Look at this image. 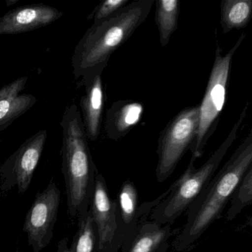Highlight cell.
Listing matches in <instances>:
<instances>
[{
	"label": "cell",
	"mask_w": 252,
	"mask_h": 252,
	"mask_svg": "<svg viewBox=\"0 0 252 252\" xmlns=\"http://www.w3.org/2000/svg\"><path fill=\"white\" fill-rule=\"evenodd\" d=\"M252 167V131L186 211L187 222L172 242L176 252L192 247L218 219L235 189Z\"/></svg>",
	"instance_id": "1"
},
{
	"label": "cell",
	"mask_w": 252,
	"mask_h": 252,
	"mask_svg": "<svg viewBox=\"0 0 252 252\" xmlns=\"http://www.w3.org/2000/svg\"><path fill=\"white\" fill-rule=\"evenodd\" d=\"M155 0H135L106 20L93 23L72 56L75 79L107 67L111 56L147 20Z\"/></svg>",
	"instance_id": "2"
},
{
	"label": "cell",
	"mask_w": 252,
	"mask_h": 252,
	"mask_svg": "<svg viewBox=\"0 0 252 252\" xmlns=\"http://www.w3.org/2000/svg\"><path fill=\"white\" fill-rule=\"evenodd\" d=\"M60 125L67 212L70 218H78L89 210L98 169L91 156L82 115L76 104L67 107Z\"/></svg>",
	"instance_id": "3"
},
{
	"label": "cell",
	"mask_w": 252,
	"mask_h": 252,
	"mask_svg": "<svg viewBox=\"0 0 252 252\" xmlns=\"http://www.w3.org/2000/svg\"><path fill=\"white\" fill-rule=\"evenodd\" d=\"M249 106V103H246L226 138L200 168L197 169L194 166L195 160L191 158L184 173L171 186L166 195L152 211L150 220L158 225H172L187 211L216 173L222 159L237 138Z\"/></svg>",
	"instance_id": "4"
},
{
	"label": "cell",
	"mask_w": 252,
	"mask_h": 252,
	"mask_svg": "<svg viewBox=\"0 0 252 252\" xmlns=\"http://www.w3.org/2000/svg\"><path fill=\"white\" fill-rule=\"evenodd\" d=\"M246 34L240 35L234 46L222 55V48L217 42L215 60L206 85V91L199 104V123L197 135L191 144V159L201 158L205 147L216 131L226 101L233 59L244 41Z\"/></svg>",
	"instance_id": "5"
},
{
	"label": "cell",
	"mask_w": 252,
	"mask_h": 252,
	"mask_svg": "<svg viewBox=\"0 0 252 252\" xmlns=\"http://www.w3.org/2000/svg\"><path fill=\"white\" fill-rule=\"evenodd\" d=\"M198 123V105L185 107L161 131L158 141V182H163L171 176L183 156L190 150L197 135Z\"/></svg>",
	"instance_id": "6"
},
{
	"label": "cell",
	"mask_w": 252,
	"mask_h": 252,
	"mask_svg": "<svg viewBox=\"0 0 252 252\" xmlns=\"http://www.w3.org/2000/svg\"><path fill=\"white\" fill-rule=\"evenodd\" d=\"M61 201V191L54 180L38 193L26 215L24 231L33 252H41L51 242Z\"/></svg>",
	"instance_id": "7"
},
{
	"label": "cell",
	"mask_w": 252,
	"mask_h": 252,
	"mask_svg": "<svg viewBox=\"0 0 252 252\" xmlns=\"http://www.w3.org/2000/svg\"><path fill=\"white\" fill-rule=\"evenodd\" d=\"M168 190L153 201L138 205V191L133 182L126 180L122 184L116 201L117 243L122 252H126L140 226L148 220L155 206L166 195Z\"/></svg>",
	"instance_id": "8"
},
{
	"label": "cell",
	"mask_w": 252,
	"mask_h": 252,
	"mask_svg": "<svg viewBox=\"0 0 252 252\" xmlns=\"http://www.w3.org/2000/svg\"><path fill=\"white\" fill-rule=\"evenodd\" d=\"M90 209L96 232L97 252H119L116 201L110 198L105 179L98 171Z\"/></svg>",
	"instance_id": "9"
},
{
	"label": "cell",
	"mask_w": 252,
	"mask_h": 252,
	"mask_svg": "<svg viewBox=\"0 0 252 252\" xmlns=\"http://www.w3.org/2000/svg\"><path fill=\"white\" fill-rule=\"evenodd\" d=\"M48 131L42 129L26 140L5 162L3 167L11 173L19 192L25 193L32 183L33 173L42 157Z\"/></svg>",
	"instance_id": "10"
},
{
	"label": "cell",
	"mask_w": 252,
	"mask_h": 252,
	"mask_svg": "<svg viewBox=\"0 0 252 252\" xmlns=\"http://www.w3.org/2000/svg\"><path fill=\"white\" fill-rule=\"evenodd\" d=\"M63 15V11L42 3L17 7L0 17V35L32 32L49 26Z\"/></svg>",
	"instance_id": "11"
},
{
	"label": "cell",
	"mask_w": 252,
	"mask_h": 252,
	"mask_svg": "<svg viewBox=\"0 0 252 252\" xmlns=\"http://www.w3.org/2000/svg\"><path fill=\"white\" fill-rule=\"evenodd\" d=\"M105 67H98L82 78L85 94L81 98L82 122L88 139L95 142L101 131L103 112L105 104V91L102 73Z\"/></svg>",
	"instance_id": "12"
},
{
	"label": "cell",
	"mask_w": 252,
	"mask_h": 252,
	"mask_svg": "<svg viewBox=\"0 0 252 252\" xmlns=\"http://www.w3.org/2000/svg\"><path fill=\"white\" fill-rule=\"evenodd\" d=\"M142 103L131 99L119 100L113 103L106 113L104 132L113 141L125 138L140 123L144 114Z\"/></svg>",
	"instance_id": "13"
},
{
	"label": "cell",
	"mask_w": 252,
	"mask_h": 252,
	"mask_svg": "<svg viewBox=\"0 0 252 252\" xmlns=\"http://www.w3.org/2000/svg\"><path fill=\"white\" fill-rule=\"evenodd\" d=\"M172 226L147 220L140 226L125 252H167Z\"/></svg>",
	"instance_id": "14"
},
{
	"label": "cell",
	"mask_w": 252,
	"mask_h": 252,
	"mask_svg": "<svg viewBox=\"0 0 252 252\" xmlns=\"http://www.w3.org/2000/svg\"><path fill=\"white\" fill-rule=\"evenodd\" d=\"M252 17V0H222L220 24L224 33L247 27Z\"/></svg>",
	"instance_id": "15"
},
{
	"label": "cell",
	"mask_w": 252,
	"mask_h": 252,
	"mask_svg": "<svg viewBox=\"0 0 252 252\" xmlns=\"http://www.w3.org/2000/svg\"><path fill=\"white\" fill-rule=\"evenodd\" d=\"M155 3V20L158 30L160 45L164 48L178 29L181 2L179 0H156Z\"/></svg>",
	"instance_id": "16"
},
{
	"label": "cell",
	"mask_w": 252,
	"mask_h": 252,
	"mask_svg": "<svg viewBox=\"0 0 252 252\" xmlns=\"http://www.w3.org/2000/svg\"><path fill=\"white\" fill-rule=\"evenodd\" d=\"M36 101V97L32 94H22L15 98L0 101V132L32 108Z\"/></svg>",
	"instance_id": "17"
},
{
	"label": "cell",
	"mask_w": 252,
	"mask_h": 252,
	"mask_svg": "<svg viewBox=\"0 0 252 252\" xmlns=\"http://www.w3.org/2000/svg\"><path fill=\"white\" fill-rule=\"evenodd\" d=\"M79 228L70 246L72 252H94L97 245L96 232L91 209L78 218Z\"/></svg>",
	"instance_id": "18"
},
{
	"label": "cell",
	"mask_w": 252,
	"mask_h": 252,
	"mask_svg": "<svg viewBox=\"0 0 252 252\" xmlns=\"http://www.w3.org/2000/svg\"><path fill=\"white\" fill-rule=\"evenodd\" d=\"M227 220L234 219L246 206L252 202V167L249 168L231 195Z\"/></svg>",
	"instance_id": "19"
},
{
	"label": "cell",
	"mask_w": 252,
	"mask_h": 252,
	"mask_svg": "<svg viewBox=\"0 0 252 252\" xmlns=\"http://www.w3.org/2000/svg\"><path fill=\"white\" fill-rule=\"evenodd\" d=\"M129 2V0H104L95 7L88 20H94V23L102 21L116 14Z\"/></svg>",
	"instance_id": "20"
},
{
	"label": "cell",
	"mask_w": 252,
	"mask_h": 252,
	"mask_svg": "<svg viewBox=\"0 0 252 252\" xmlns=\"http://www.w3.org/2000/svg\"><path fill=\"white\" fill-rule=\"evenodd\" d=\"M28 79H29V76H22L14 82L0 88V101H5V100L18 96L20 93L24 90L27 84Z\"/></svg>",
	"instance_id": "21"
},
{
	"label": "cell",
	"mask_w": 252,
	"mask_h": 252,
	"mask_svg": "<svg viewBox=\"0 0 252 252\" xmlns=\"http://www.w3.org/2000/svg\"><path fill=\"white\" fill-rule=\"evenodd\" d=\"M67 238L63 239L59 243L58 249L57 252H72L70 248L68 247L67 245Z\"/></svg>",
	"instance_id": "22"
},
{
	"label": "cell",
	"mask_w": 252,
	"mask_h": 252,
	"mask_svg": "<svg viewBox=\"0 0 252 252\" xmlns=\"http://www.w3.org/2000/svg\"><path fill=\"white\" fill-rule=\"evenodd\" d=\"M17 2V0H16V1H11V2H10L9 0H8V6H10V5H12V4H14V3H15V2Z\"/></svg>",
	"instance_id": "23"
}]
</instances>
